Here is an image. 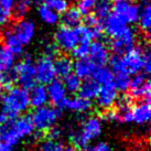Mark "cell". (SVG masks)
<instances>
[{"instance_id": "22", "label": "cell", "mask_w": 151, "mask_h": 151, "mask_svg": "<svg viewBox=\"0 0 151 151\" xmlns=\"http://www.w3.org/2000/svg\"><path fill=\"white\" fill-rule=\"evenodd\" d=\"M101 86L97 84L93 78H86L84 82L81 83L80 89H78V96L83 97L85 99L92 101L94 98H96L99 92Z\"/></svg>"}, {"instance_id": "25", "label": "cell", "mask_w": 151, "mask_h": 151, "mask_svg": "<svg viewBox=\"0 0 151 151\" xmlns=\"http://www.w3.org/2000/svg\"><path fill=\"white\" fill-rule=\"evenodd\" d=\"M129 96L131 99H139V101H150L151 96V85L150 81L146 80L142 84L138 85L137 87L130 88Z\"/></svg>"}, {"instance_id": "23", "label": "cell", "mask_w": 151, "mask_h": 151, "mask_svg": "<svg viewBox=\"0 0 151 151\" xmlns=\"http://www.w3.org/2000/svg\"><path fill=\"white\" fill-rule=\"evenodd\" d=\"M4 47L10 51L14 56L20 55L23 51V44L19 41V39L12 32V30H7L4 32Z\"/></svg>"}, {"instance_id": "30", "label": "cell", "mask_w": 151, "mask_h": 151, "mask_svg": "<svg viewBox=\"0 0 151 151\" xmlns=\"http://www.w3.org/2000/svg\"><path fill=\"white\" fill-rule=\"evenodd\" d=\"M130 75L128 73H116L114 74L113 84L118 92H126L129 89L130 85Z\"/></svg>"}, {"instance_id": "8", "label": "cell", "mask_w": 151, "mask_h": 151, "mask_svg": "<svg viewBox=\"0 0 151 151\" xmlns=\"http://www.w3.org/2000/svg\"><path fill=\"white\" fill-rule=\"evenodd\" d=\"M35 70V80L40 84H49L55 80V71L53 59L47 58L45 55H41L34 64Z\"/></svg>"}, {"instance_id": "18", "label": "cell", "mask_w": 151, "mask_h": 151, "mask_svg": "<svg viewBox=\"0 0 151 151\" xmlns=\"http://www.w3.org/2000/svg\"><path fill=\"white\" fill-rule=\"evenodd\" d=\"M95 68V64L93 63L89 58L76 60L75 63H73V72L81 80H86L92 76V73Z\"/></svg>"}, {"instance_id": "31", "label": "cell", "mask_w": 151, "mask_h": 151, "mask_svg": "<svg viewBox=\"0 0 151 151\" xmlns=\"http://www.w3.org/2000/svg\"><path fill=\"white\" fill-rule=\"evenodd\" d=\"M63 85L65 87V91L66 93H71V94H74V93H77L78 89H80L81 83H82V80L80 77H77L75 74H70L68 76L64 77L63 78Z\"/></svg>"}, {"instance_id": "9", "label": "cell", "mask_w": 151, "mask_h": 151, "mask_svg": "<svg viewBox=\"0 0 151 151\" xmlns=\"http://www.w3.org/2000/svg\"><path fill=\"white\" fill-rule=\"evenodd\" d=\"M120 56L122 67L129 75H134L142 70V49L140 46H134L131 50Z\"/></svg>"}, {"instance_id": "38", "label": "cell", "mask_w": 151, "mask_h": 151, "mask_svg": "<svg viewBox=\"0 0 151 151\" xmlns=\"http://www.w3.org/2000/svg\"><path fill=\"white\" fill-rule=\"evenodd\" d=\"M142 71L145 75L150 74L151 72V54L148 47L142 49Z\"/></svg>"}, {"instance_id": "24", "label": "cell", "mask_w": 151, "mask_h": 151, "mask_svg": "<svg viewBox=\"0 0 151 151\" xmlns=\"http://www.w3.org/2000/svg\"><path fill=\"white\" fill-rule=\"evenodd\" d=\"M61 22H62V25H64V27L74 29L77 25L81 24V22H82V14H81L80 11L75 7L67 8L66 11H64L62 13Z\"/></svg>"}, {"instance_id": "42", "label": "cell", "mask_w": 151, "mask_h": 151, "mask_svg": "<svg viewBox=\"0 0 151 151\" xmlns=\"http://www.w3.org/2000/svg\"><path fill=\"white\" fill-rule=\"evenodd\" d=\"M46 136H47V138L46 139H50V140H58V141H59V139L61 138V136H62V129L56 126L51 127L50 129L46 131Z\"/></svg>"}, {"instance_id": "16", "label": "cell", "mask_w": 151, "mask_h": 151, "mask_svg": "<svg viewBox=\"0 0 151 151\" xmlns=\"http://www.w3.org/2000/svg\"><path fill=\"white\" fill-rule=\"evenodd\" d=\"M127 27L128 25L114 13H110L108 17L103 20V32H105L111 39L122 33Z\"/></svg>"}, {"instance_id": "6", "label": "cell", "mask_w": 151, "mask_h": 151, "mask_svg": "<svg viewBox=\"0 0 151 151\" xmlns=\"http://www.w3.org/2000/svg\"><path fill=\"white\" fill-rule=\"evenodd\" d=\"M78 42L80 40L75 28L72 29L61 25L54 33V44L59 50H62L63 52H72Z\"/></svg>"}, {"instance_id": "27", "label": "cell", "mask_w": 151, "mask_h": 151, "mask_svg": "<svg viewBox=\"0 0 151 151\" xmlns=\"http://www.w3.org/2000/svg\"><path fill=\"white\" fill-rule=\"evenodd\" d=\"M94 16L103 21L105 18H107L111 12V1L110 0H96L94 4Z\"/></svg>"}, {"instance_id": "47", "label": "cell", "mask_w": 151, "mask_h": 151, "mask_svg": "<svg viewBox=\"0 0 151 151\" xmlns=\"http://www.w3.org/2000/svg\"><path fill=\"white\" fill-rule=\"evenodd\" d=\"M63 151H78L77 149H75V148L73 147V146H68V147L64 148Z\"/></svg>"}, {"instance_id": "11", "label": "cell", "mask_w": 151, "mask_h": 151, "mask_svg": "<svg viewBox=\"0 0 151 151\" xmlns=\"http://www.w3.org/2000/svg\"><path fill=\"white\" fill-rule=\"evenodd\" d=\"M118 99V91L113 83L101 86L98 95L96 97L97 106L103 110L113 108Z\"/></svg>"}, {"instance_id": "28", "label": "cell", "mask_w": 151, "mask_h": 151, "mask_svg": "<svg viewBox=\"0 0 151 151\" xmlns=\"http://www.w3.org/2000/svg\"><path fill=\"white\" fill-rule=\"evenodd\" d=\"M38 12H39L40 19H41L44 23H46V24H51V25L55 24V23H58L60 20L59 13H56L54 10H52L51 8H49V7L44 4H40Z\"/></svg>"}, {"instance_id": "4", "label": "cell", "mask_w": 151, "mask_h": 151, "mask_svg": "<svg viewBox=\"0 0 151 151\" xmlns=\"http://www.w3.org/2000/svg\"><path fill=\"white\" fill-rule=\"evenodd\" d=\"M60 116H61L60 108L44 105L34 108L30 117H31L34 129L38 130V132L43 134V132H46L51 127L54 126Z\"/></svg>"}, {"instance_id": "21", "label": "cell", "mask_w": 151, "mask_h": 151, "mask_svg": "<svg viewBox=\"0 0 151 151\" xmlns=\"http://www.w3.org/2000/svg\"><path fill=\"white\" fill-rule=\"evenodd\" d=\"M46 101H47L46 88L42 84L34 85L33 87L30 89L29 93L30 106H32L33 108H38V107L45 105Z\"/></svg>"}, {"instance_id": "34", "label": "cell", "mask_w": 151, "mask_h": 151, "mask_svg": "<svg viewBox=\"0 0 151 151\" xmlns=\"http://www.w3.org/2000/svg\"><path fill=\"white\" fill-rule=\"evenodd\" d=\"M43 4H46L52 10H54L56 13H63L68 8L67 0H45Z\"/></svg>"}, {"instance_id": "35", "label": "cell", "mask_w": 151, "mask_h": 151, "mask_svg": "<svg viewBox=\"0 0 151 151\" xmlns=\"http://www.w3.org/2000/svg\"><path fill=\"white\" fill-rule=\"evenodd\" d=\"M63 145L58 140H43L40 147V151H63Z\"/></svg>"}, {"instance_id": "26", "label": "cell", "mask_w": 151, "mask_h": 151, "mask_svg": "<svg viewBox=\"0 0 151 151\" xmlns=\"http://www.w3.org/2000/svg\"><path fill=\"white\" fill-rule=\"evenodd\" d=\"M93 80L96 82L99 86L113 83L114 74L110 68L106 66H95L92 73Z\"/></svg>"}, {"instance_id": "17", "label": "cell", "mask_w": 151, "mask_h": 151, "mask_svg": "<svg viewBox=\"0 0 151 151\" xmlns=\"http://www.w3.org/2000/svg\"><path fill=\"white\" fill-rule=\"evenodd\" d=\"M59 108H64L68 109L72 111H75V113H81L84 114L87 113L89 109L92 108V103L88 99H85L83 97L76 96L73 98H65L63 101V103L60 105Z\"/></svg>"}, {"instance_id": "20", "label": "cell", "mask_w": 151, "mask_h": 151, "mask_svg": "<svg viewBox=\"0 0 151 151\" xmlns=\"http://www.w3.org/2000/svg\"><path fill=\"white\" fill-rule=\"evenodd\" d=\"M53 64H54L55 75H58L61 78L66 77L73 72V61L66 55L56 56V59L53 60Z\"/></svg>"}, {"instance_id": "46", "label": "cell", "mask_w": 151, "mask_h": 151, "mask_svg": "<svg viewBox=\"0 0 151 151\" xmlns=\"http://www.w3.org/2000/svg\"><path fill=\"white\" fill-rule=\"evenodd\" d=\"M0 151H12V147H10L7 143L0 141Z\"/></svg>"}, {"instance_id": "3", "label": "cell", "mask_w": 151, "mask_h": 151, "mask_svg": "<svg viewBox=\"0 0 151 151\" xmlns=\"http://www.w3.org/2000/svg\"><path fill=\"white\" fill-rule=\"evenodd\" d=\"M101 130H103V124L101 118L96 116L86 118L82 122V126L78 129L73 130L70 134V139L73 143V147L78 151H82L88 147V145L93 140H95L101 136Z\"/></svg>"}, {"instance_id": "48", "label": "cell", "mask_w": 151, "mask_h": 151, "mask_svg": "<svg viewBox=\"0 0 151 151\" xmlns=\"http://www.w3.org/2000/svg\"><path fill=\"white\" fill-rule=\"evenodd\" d=\"M44 1H45V0H32V2L37 4H42Z\"/></svg>"}, {"instance_id": "37", "label": "cell", "mask_w": 151, "mask_h": 151, "mask_svg": "<svg viewBox=\"0 0 151 151\" xmlns=\"http://www.w3.org/2000/svg\"><path fill=\"white\" fill-rule=\"evenodd\" d=\"M96 2V0H78L76 9L80 11V13L83 14H88L94 8V4Z\"/></svg>"}, {"instance_id": "49", "label": "cell", "mask_w": 151, "mask_h": 151, "mask_svg": "<svg viewBox=\"0 0 151 151\" xmlns=\"http://www.w3.org/2000/svg\"><path fill=\"white\" fill-rule=\"evenodd\" d=\"M110 1H114L115 4H117V2H128V1H131V0H110Z\"/></svg>"}, {"instance_id": "12", "label": "cell", "mask_w": 151, "mask_h": 151, "mask_svg": "<svg viewBox=\"0 0 151 151\" xmlns=\"http://www.w3.org/2000/svg\"><path fill=\"white\" fill-rule=\"evenodd\" d=\"M12 32L19 39V41L23 45H25L33 40L34 34H35V24L30 19H20L14 24Z\"/></svg>"}, {"instance_id": "5", "label": "cell", "mask_w": 151, "mask_h": 151, "mask_svg": "<svg viewBox=\"0 0 151 151\" xmlns=\"http://www.w3.org/2000/svg\"><path fill=\"white\" fill-rule=\"evenodd\" d=\"M13 70L17 75V83L23 89L30 91L34 85H37L34 64L29 54H25L19 63L13 65Z\"/></svg>"}, {"instance_id": "13", "label": "cell", "mask_w": 151, "mask_h": 151, "mask_svg": "<svg viewBox=\"0 0 151 151\" xmlns=\"http://www.w3.org/2000/svg\"><path fill=\"white\" fill-rule=\"evenodd\" d=\"M89 59L95 66H105L109 61V51L105 43L101 40H95L89 44Z\"/></svg>"}, {"instance_id": "45", "label": "cell", "mask_w": 151, "mask_h": 151, "mask_svg": "<svg viewBox=\"0 0 151 151\" xmlns=\"http://www.w3.org/2000/svg\"><path fill=\"white\" fill-rule=\"evenodd\" d=\"M7 120H8V118H7V116H6L4 113L2 111V109L0 108V128H1V126H2Z\"/></svg>"}, {"instance_id": "15", "label": "cell", "mask_w": 151, "mask_h": 151, "mask_svg": "<svg viewBox=\"0 0 151 151\" xmlns=\"http://www.w3.org/2000/svg\"><path fill=\"white\" fill-rule=\"evenodd\" d=\"M131 116L132 122L137 125H146L150 122L151 106L150 101H141L131 106Z\"/></svg>"}, {"instance_id": "2", "label": "cell", "mask_w": 151, "mask_h": 151, "mask_svg": "<svg viewBox=\"0 0 151 151\" xmlns=\"http://www.w3.org/2000/svg\"><path fill=\"white\" fill-rule=\"evenodd\" d=\"M30 106L29 92L22 87H12L0 97V108L8 119H14Z\"/></svg>"}, {"instance_id": "32", "label": "cell", "mask_w": 151, "mask_h": 151, "mask_svg": "<svg viewBox=\"0 0 151 151\" xmlns=\"http://www.w3.org/2000/svg\"><path fill=\"white\" fill-rule=\"evenodd\" d=\"M76 33L78 35V40H80L81 43H87V44H91L94 39V33L93 31L88 27L86 25H77L75 28Z\"/></svg>"}, {"instance_id": "44", "label": "cell", "mask_w": 151, "mask_h": 151, "mask_svg": "<svg viewBox=\"0 0 151 151\" xmlns=\"http://www.w3.org/2000/svg\"><path fill=\"white\" fill-rule=\"evenodd\" d=\"M10 17H11V14L7 13L6 11H4L2 9L0 8V29H1V28H2V27H4V25L9 21Z\"/></svg>"}, {"instance_id": "7", "label": "cell", "mask_w": 151, "mask_h": 151, "mask_svg": "<svg viewBox=\"0 0 151 151\" xmlns=\"http://www.w3.org/2000/svg\"><path fill=\"white\" fill-rule=\"evenodd\" d=\"M136 44V34L131 28L127 27L117 37L111 39L110 49L115 55H124L130 51Z\"/></svg>"}, {"instance_id": "14", "label": "cell", "mask_w": 151, "mask_h": 151, "mask_svg": "<svg viewBox=\"0 0 151 151\" xmlns=\"http://www.w3.org/2000/svg\"><path fill=\"white\" fill-rule=\"evenodd\" d=\"M47 93V99H50L51 103L58 108L66 98V91L64 87L63 83L59 80H53L47 84L46 87Z\"/></svg>"}, {"instance_id": "29", "label": "cell", "mask_w": 151, "mask_h": 151, "mask_svg": "<svg viewBox=\"0 0 151 151\" xmlns=\"http://www.w3.org/2000/svg\"><path fill=\"white\" fill-rule=\"evenodd\" d=\"M14 55L6 47H0V74L10 71L14 65Z\"/></svg>"}, {"instance_id": "10", "label": "cell", "mask_w": 151, "mask_h": 151, "mask_svg": "<svg viewBox=\"0 0 151 151\" xmlns=\"http://www.w3.org/2000/svg\"><path fill=\"white\" fill-rule=\"evenodd\" d=\"M113 13L126 24L136 23L139 16V6L131 1L117 2L113 6Z\"/></svg>"}, {"instance_id": "40", "label": "cell", "mask_w": 151, "mask_h": 151, "mask_svg": "<svg viewBox=\"0 0 151 151\" xmlns=\"http://www.w3.org/2000/svg\"><path fill=\"white\" fill-rule=\"evenodd\" d=\"M59 49H58V46L55 45L54 42L53 43H47L44 47V51H43V54L42 55H45L47 58H51V59L54 60V58L58 56L59 54Z\"/></svg>"}, {"instance_id": "1", "label": "cell", "mask_w": 151, "mask_h": 151, "mask_svg": "<svg viewBox=\"0 0 151 151\" xmlns=\"http://www.w3.org/2000/svg\"><path fill=\"white\" fill-rule=\"evenodd\" d=\"M34 127L31 117L22 115L14 119H8L0 128V141L13 147L20 140L32 136Z\"/></svg>"}, {"instance_id": "19", "label": "cell", "mask_w": 151, "mask_h": 151, "mask_svg": "<svg viewBox=\"0 0 151 151\" xmlns=\"http://www.w3.org/2000/svg\"><path fill=\"white\" fill-rule=\"evenodd\" d=\"M137 22L139 28L147 35H149L151 29V7L148 0L142 1V4L139 6V16Z\"/></svg>"}, {"instance_id": "43", "label": "cell", "mask_w": 151, "mask_h": 151, "mask_svg": "<svg viewBox=\"0 0 151 151\" xmlns=\"http://www.w3.org/2000/svg\"><path fill=\"white\" fill-rule=\"evenodd\" d=\"M0 8L9 14H12L14 8V0H0Z\"/></svg>"}, {"instance_id": "41", "label": "cell", "mask_w": 151, "mask_h": 151, "mask_svg": "<svg viewBox=\"0 0 151 151\" xmlns=\"http://www.w3.org/2000/svg\"><path fill=\"white\" fill-rule=\"evenodd\" d=\"M82 151H113V150H111V148L109 147L108 143L101 141V142H97L96 145L91 146V147L88 146V147H86Z\"/></svg>"}, {"instance_id": "33", "label": "cell", "mask_w": 151, "mask_h": 151, "mask_svg": "<svg viewBox=\"0 0 151 151\" xmlns=\"http://www.w3.org/2000/svg\"><path fill=\"white\" fill-rule=\"evenodd\" d=\"M32 4H33L32 0H18L17 2H14L13 11L16 12V16L18 18H23L28 13Z\"/></svg>"}, {"instance_id": "39", "label": "cell", "mask_w": 151, "mask_h": 151, "mask_svg": "<svg viewBox=\"0 0 151 151\" xmlns=\"http://www.w3.org/2000/svg\"><path fill=\"white\" fill-rule=\"evenodd\" d=\"M103 118L109 122H120L119 119V113L116 108H110L107 110H104Z\"/></svg>"}, {"instance_id": "36", "label": "cell", "mask_w": 151, "mask_h": 151, "mask_svg": "<svg viewBox=\"0 0 151 151\" xmlns=\"http://www.w3.org/2000/svg\"><path fill=\"white\" fill-rule=\"evenodd\" d=\"M88 52H89V44L78 42V44L73 49V51H72L71 53H72V55H73V58H75L76 60H78V59L87 58Z\"/></svg>"}]
</instances>
